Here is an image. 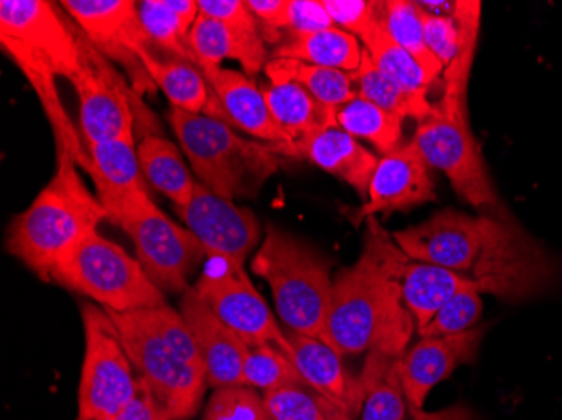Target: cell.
Wrapping results in <instances>:
<instances>
[{
  "instance_id": "1",
  "label": "cell",
  "mask_w": 562,
  "mask_h": 420,
  "mask_svg": "<svg viewBox=\"0 0 562 420\" xmlns=\"http://www.w3.org/2000/svg\"><path fill=\"white\" fill-rule=\"evenodd\" d=\"M391 236L407 258L460 274L482 295L508 303L539 298L561 277L558 259L505 207L476 216L445 208Z\"/></svg>"
},
{
  "instance_id": "2",
  "label": "cell",
  "mask_w": 562,
  "mask_h": 420,
  "mask_svg": "<svg viewBox=\"0 0 562 420\" xmlns=\"http://www.w3.org/2000/svg\"><path fill=\"white\" fill-rule=\"evenodd\" d=\"M413 328L415 320L404 306L400 286L384 268L374 224L369 219L361 256L334 276L327 345L339 355L372 350L403 355Z\"/></svg>"
},
{
  "instance_id": "3",
  "label": "cell",
  "mask_w": 562,
  "mask_h": 420,
  "mask_svg": "<svg viewBox=\"0 0 562 420\" xmlns=\"http://www.w3.org/2000/svg\"><path fill=\"white\" fill-rule=\"evenodd\" d=\"M55 175L33 204L12 220L8 251L49 283L56 262L103 220L105 207L88 191L71 157L56 159Z\"/></svg>"
},
{
  "instance_id": "4",
  "label": "cell",
  "mask_w": 562,
  "mask_h": 420,
  "mask_svg": "<svg viewBox=\"0 0 562 420\" xmlns=\"http://www.w3.org/2000/svg\"><path fill=\"white\" fill-rule=\"evenodd\" d=\"M0 43L36 91L50 126L68 125L56 78L71 81L80 66L75 24L46 0H2Z\"/></svg>"
},
{
  "instance_id": "5",
  "label": "cell",
  "mask_w": 562,
  "mask_h": 420,
  "mask_svg": "<svg viewBox=\"0 0 562 420\" xmlns=\"http://www.w3.org/2000/svg\"><path fill=\"white\" fill-rule=\"evenodd\" d=\"M251 271L267 281L274 308L289 330L327 345V320L334 295L331 261L292 234L270 224Z\"/></svg>"
},
{
  "instance_id": "6",
  "label": "cell",
  "mask_w": 562,
  "mask_h": 420,
  "mask_svg": "<svg viewBox=\"0 0 562 420\" xmlns=\"http://www.w3.org/2000/svg\"><path fill=\"white\" fill-rule=\"evenodd\" d=\"M169 122L199 183L220 197L255 195L280 166V145L245 140L235 128L206 115L172 109Z\"/></svg>"
},
{
  "instance_id": "7",
  "label": "cell",
  "mask_w": 562,
  "mask_h": 420,
  "mask_svg": "<svg viewBox=\"0 0 562 420\" xmlns=\"http://www.w3.org/2000/svg\"><path fill=\"white\" fill-rule=\"evenodd\" d=\"M50 281L88 296L106 311H138L167 303L138 259L98 230H91L59 258Z\"/></svg>"
},
{
  "instance_id": "8",
  "label": "cell",
  "mask_w": 562,
  "mask_h": 420,
  "mask_svg": "<svg viewBox=\"0 0 562 420\" xmlns=\"http://www.w3.org/2000/svg\"><path fill=\"white\" fill-rule=\"evenodd\" d=\"M412 144L426 166L441 170L453 191L479 213L504 208L470 129L467 101L441 98L431 116L418 123Z\"/></svg>"
},
{
  "instance_id": "9",
  "label": "cell",
  "mask_w": 562,
  "mask_h": 420,
  "mask_svg": "<svg viewBox=\"0 0 562 420\" xmlns=\"http://www.w3.org/2000/svg\"><path fill=\"white\" fill-rule=\"evenodd\" d=\"M81 320L85 360L78 387V420H106L134 399L138 377L109 311L85 303Z\"/></svg>"
},
{
  "instance_id": "10",
  "label": "cell",
  "mask_w": 562,
  "mask_h": 420,
  "mask_svg": "<svg viewBox=\"0 0 562 420\" xmlns=\"http://www.w3.org/2000/svg\"><path fill=\"white\" fill-rule=\"evenodd\" d=\"M109 315L119 328L134 371L157 402L169 412L172 420L194 417L207 387L204 372L177 355L166 341L160 340L142 321L137 311H109Z\"/></svg>"
},
{
  "instance_id": "11",
  "label": "cell",
  "mask_w": 562,
  "mask_h": 420,
  "mask_svg": "<svg viewBox=\"0 0 562 420\" xmlns=\"http://www.w3.org/2000/svg\"><path fill=\"white\" fill-rule=\"evenodd\" d=\"M119 226L131 236L138 262L151 283L164 293L189 290V277L206 251L188 227L170 220L148 194L126 208Z\"/></svg>"
},
{
  "instance_id": "12",
  "label": "cell",
  "mask_w": 562,
  "mask_h": 420,
  "mask_svg": "<svg viewBox=\"0 0 562 420\" xmlns=\"http://www.w3.org/2000/svg\"><path fill=\"white\" fill-rule=\"evenodd\" d=\"M75 33L80 66L71 83L80 100L83 144L135 138L134 88L76 24Z\"/></svg>"
},
{
  "instance_id": "13",
  "label": "cell",
  "mask_w": 562,
  "mask_h": 420,
  "mask_svg": "<svg viewBox=\"0 0 562 420\" xmlns=\"http://www.w3.org/2000/svg\"><path fill=\"white\" fill-rule=\"evenodd\" d=\"M63 9L101 55L122 66L135 93H154L156 84L140 59L142 50L156 49L145 33L134 0H65Z\"/></svg>"
},
{
  "instance_id": "14",
  "label": "cell",
  "mask_w": 562,
  "mask_h": 420,
  "mask_svg": "<svg viewBox=\"0 0 562 420\" xmlns=\"http://www.w3.org/2000/svg\"><path fill=\"white\" fill-rule=\"evenodd\" d=\"M192 287L246 345L271 343L292 355L285 331L281 330L267 302L252 286L245 268L223 259H210Z\"/></svg>"
},
{
  "instance_id": "15",
  "label": "cell",
  "mask_w": 562,
  "mask_h": 420,
  "mask_svg": "<svg viewBox=\"0 0 562 420\" xmlns=\"http://www.w3.org/2000/svg\"><path fill=\"white\" fill-rule=\"evenodd\" d=\"M176 211L201 242L207 259H223L245 268L260 239V223L255 213L220 197L199 182L188 207Z\"/></svg>"
},
{
  "instance_id": "16",
  "label": "cell",
  "mask_w": 562,
  "mask_h": 420,
  "mask_svg": "<svg viewBox=\"0 0 562 420\" xmlns=\"http://www.w3.org/2000/svg\"><path fill=\"white\" fill-rule=\"evenodd\" d=\"M371 220L374 224L384 268L400 286L404 306L415 320L416 328L422 330L454 293L460 292L472 281L437 264L407 258L397 248L393 236L382 229L374 217Z\"/></svg>"
},
{
  "instance_id": "17",
  "label": "cell",
  "mask_w": 562,
  "mask_h": 420,
  "mask_svg": "<svg viewBox=\"0 0 562 420\" xmlns=\"http://www.w3.org/2000/svg\"><path fill=\"white\" fill-rule=\"evenodd\" d=\"M435 201L437 192L429 167L409 141L379 160L368 198L350 220L357 226L378 214L404 213L416 205Z\"/></svg>"
},
{
  "instance_id": "18",
  "label": "cell",
  "mask_w": 562,
  "mask_h": 420,
  "mask_svg": "<svg viewBox=\"0 0 562 420\" xmlns=\"http://www.w3.org/2000/svg\"><path fill=\"white\" fill-rule=\"evenodd\" d=\"M487 327H475L450 337L422 338L397 360L401 385L407 404L423 409L432 388L451 377L458 366L479 355Z\"/></svg>"
},
{
  "instance_id": "19",
  "label": "cell",
  "mask_w": 562,
  "mask_h": 420,
  "mask_svg": "<svg viewBox=\"0 0 562 420\" xmlns=\"http://www.w3.org/2000/svg\"><path fill=\"white\" fill-rule=\"evenodd\" d=\"M179 311L194 334L207 385L214 390L245 385L243 368L249 350L245 341L217 317L194 287L186 290Z\"/></svg>"
},
{
  "instance_id": "20",
  "label": "cell",
  "mask_w": 562,
  "mask_h": 420,
  "mask_svg": "<svg viewBox=\"0 0 562 420\" xmlns=\"http://www.w3.org/2000/svg\"><path fill=\"white\" fill-rule=\"evenodd\" d=\"M85 147L90 159L87 172L93 180L98 201L105 207L110 223L119 226L126 208L148 194L135 138L97 141Z\"/></svg>"
},
{
  "instance_id": "21",
  "label": "cell",
  "mask_w": 562,
  "mask_h": 420,
  "mask_svg": "<svg viewBox=\"0 0 562 420\" xmlns=\"http://www.w3.org/2000/svg\"><path fill=\"white\" fill-rule=\"evenodd\" d=\"M285 334L292 347L290 359L295 363L305 384L353 420L361 417L364 390L361 381L347 372L342 355L317 338L292 330H286Z\"/></svg>"
},
{
  "instance_id": "22",
  "label": "cell",
  "mask_w": 562,
  "mask_h": 420,
  "mask_svg": "<svg viewBox=\"0 0 562 420\" xmlns=\"http://www.w3.org/2000/svg\"><path fill=\"white\" fill-rule=\"evenodd\" d=\"M201 71L204 72L217 100L223 104L232 128L243 129L246 134L260 138L267 144L285 147L289 155L295 157L292 140L271 115L263 91L258 90L251 78H248L245 72L226 69L223 66L201 69Z\"/></svg>"
},
{
  "instance_id": "23",
  "label": "cell",
  "mask_w": 562,
  "mask_h": 420,
  "mask_svg": "<svg viewBox=\"0 0 562 420\" xmlns=\"http://www.w3.org/2000/svg\"><path fill=\"white\" fill-rule=\"evenodd\" d=\"M296 157L339 177L364 201L368 198L369 185L378 169L379 159L340 126H328L321 134L302 141L296 147Z\"/></svg>"
},
{
  "instance_id": "24",
  "label": "cell",
  "mask_w": 562,
  "mask_h": 420,
  "mask_svg": "<svg viewBox=\"0 0 562 420\" xmlns=\"http://www.w3.org/2000/svg\"><path fill=\"white\" fill-rule=\"evenodd\" d=\"M142 63L157 88L164 91L172 109L206 115L229 125L223 104L201 69L176 58H159L154 49L142 50Z\"/></svg>"
},
{
  "instance_id": "25",
  "label": "cell",
  "mask_w": 562,
  "mask_h": 420,
  "mask_svg": "<svg viewBox=\"0 0 562 420\" xmlns=\"http://www.w3.org/2000/svg\"><path fill=\"white\" fill-rule=\"evenodd\" d=\"M189 43L199 69L220 68L224 59H233L252 78L267 66L263 34L235 33L223 22L204 14H199L192 24Z\"/></svg>"
},
{
  "instance_id": "26",
  "label": "cell",
  "mask_w": 562,
  "mask_h": 420,
  "mask_svg": "<svg viewBox=\"0 0 562 420\" xmlns=\"http://www.w3.org/2000/svg\"><path fill=\"white\" fill-rule=\"evenodd\" d=\"M271 115L292 140L293 151L322 129L337 125L336 109L315 100L295 83L271 84L263 91Z\"/></svg>"
},
{
  "instance_id": "27",
  "label": "cell",
  "mask_w": 562,
  "mask_h": 420,
  "mask_svg": "<svg viewBox=\"0 0 562 420\" xmlns=\"http://www.w3.org/2000/svg\"><path fill=\"white\" fill-rule=\"evenodd\" d=\"M362 49L353 34L328 27L315 33L290 34L285 43L274 49L273 59H295L322 68L353 72L361 65Z\"/></svg>"
},
{
  "instance_id": "28",
  "label": "cell",
  "mask_w": 562,
  "mask_h": 420,
  "mask_svg": "<svg viewBox=\"0 0 562 420\" xmlns=\"http://www.w3.org/2000/svg\"><path fill=\"white\" fill-rule=\"evenodd\" d=\"M138 162L145 179L169 198L176 208L188 207L194 197L195 180L181 151L159 135H145L137 147Z\"/></svg>"
},
{
  "instance_id": "29",
  "label": "cell",
  "mask_w": 562,
  "mask_h": 420,
  "mask_svg": "<svg viewBox=\"0 0 562 420\" xmlns=\"http://www.w3.org/2000/svg\"><path fill=\"white\" fill-rule=\"evenodd\" d=\"M400 356L381 350L369 352L359 378L364 390L361 420H407L409 404L397 371Z\"/></svg>"
},
{
  "instance_id": "30",
  "label": "cell",
  "mask_w": 562,
  "mask_h": 420,
  "mask_svg": "<svg viewBox=\"0 0 562 420\" xmlns=\"http://www.w3.org/2000/svg\"><path fill=\"white\" fill-rule=\"evenodd\" d=\"M357 97L371 101L384 112L393 113L400 118H413L425 122L431 116L435 104L429 103L425 91H409L387 78L372 61L368 50L362 49L361 65L350 72Z\"/></svg>"
},
{
  "instance_id": "31",
  "label": "cell",
  "mask_w": 562,
  "mask_h": 420,
  "mask_svg": "<svg viewBox=\"0 0 562 420\" xmlns=\"http://www.w3.org/2000/svg\"><path fill=\"white\" fill-rule=\"evenodd\" d=\"M271 84L295 83L308 91L315 100L330 109H339L357 98L350 72L322 68L295 59H271L265 66Z\"/></svg>"
},
{
  "instance_id": "32",
  "label": "cell",
  "mask_w": 562,
  "mask_h": 420,
  "mask_svg": "<svg viewBox=\"0 0 562 420\" xmlns=\"http://www.w3.org/2000/svg\"><path fill=\"white\" fill-rule=\"evenodd\" d=\"M359 39H361L362 47L368 50L374 65L387 78L396 81L406 90L428 93L435 80L431 76L426 75L425 69L413 59V56L404 50L400 44L394 43L393 37L384 30L381 21V8H379L378 18L372 21V24L369 25Z\"/></svg>"
},
{
  "instance_id": "33",
  "label": "cell",
  "mask_w": 562,
  "mask_h": 420,
  "mask_svg": "<svg viewBox=\"0 0 562 420\" xmlns=\"http://www.w3.org/2000/svg\"><path fill=\"white\" fill-rule=\"evenodd\" d=\"M403 118L384 112L364 98H353L336 109L337 126L350 137L368 140L381 154L390 155L400 148L403 138Z\"/></svg>"
},
{
  "instance_id": "34",
  "label": "cell",
  "mask_w": 562,
  "mask_h": 420,
  "mask_svg": "<svg viewBox=\"0 0 562 420\" xmlns=\"http://www.w3.org/2000/svg\"><path fill=\"white\" fill-rule=\"evenodd\" d=\"M381 21L394 43L407 50L425 69L426 75L431 76L435 81L443 76V65L426 46L423 11L416 2H409V0L381 2Z\"/></svg>"
},
{
  "instance_id": "35",
  "label": "cell",
  "mask_w": 562,
  "mask_h": 420,
  "mask_svg": "<svg viewBox=\"0 0 562 420\" xmlns=\"http://www.w3.org/2000/svg\"><path fill=\"white\" fill-rule=\"evenodd\" d=\"M480 15L482 4L476 0H458L454 22L460 30V53L457 61L445 69L443 98L467 101V88H469L470 69H472L473 56H475L476 39H479Z\"/></svg>"
},
{
  "instance_id": "36",
  "label": "cell",
  "mask_w": 562,
  "mask_h": 420,
  "mask_svg": "<svg viewBox=\"0 0 562 420\" xmlns=\"http://www.w3.org/2000/svg\"><path fill=\"white\" fill-rule=\"evenodd\" d=\"M246 387L271 391L285 387H308L293 360L280 347H249L245 360Z\"/></svg>"
},
{
  "instance_id": "37",
  "label": "cell",
  "mask_w": 562,
  "mask_h": 420,
  "mask_svg": "<svg viewBox=\"0 0 562 420\" xmlns=\"http://www.w3.org/2000/svg\"><path fill=\"white\" fill-rule=\"evenodd\" d=\"M263 397L273 420H353L311 387L278 388Z\"/></svg>"
},
{
  "instance_id": "38",
  "label": "cell",
  "mask_w": 562,
  "mask_h": 420,
  "mask_svg": "<svg viewBox=\"0 0 562 420\" xmlns=\"http://www.w3.org/2000/svg\"><path fill=\"white\" fill-rule=\"evenodd\" d=\"M138 15L154 46L166 50L170 58L198 66L189 43V31L164 5L162 0H142L138 2Z\"/></svg>"
},
{
  "instance_id": "39",
  "label": "cell",
  "mask_w": 562,
  "mask_h": 420,
  "mask_svg": "<svg viewBox=\"0 0 562 420\" xmlns=\"http://www.w3.org/2000/svg\"><path fill=\"white\" fill-rule=\"evenodd\" d=\"M482 313V293L475 283L467 284L438 309L426 327L418 330L419 337L437 338L465 333L476 327Z\"/></svg>"
},
{
  "instance_id": "40",
  "label": "cell",
  "mask_w": 562,
  "mask_h": 420,
  "mask_svg": "<svg viewBox=\"0 0 562 420\" xmlns=\"http://www.w3.org/2000/svg\"><path fill=\"white\" fill-rule=\"evenodd\" d=\"M138 317L150 328L160 340L166 341L167 345L184 359L191 365L202 368L201 355H199L198 345H195L194 334L189 328L188 321L182 317L181 311H177L172 306L160 305L156 308L138 309Z\"/></svg>"
},
{
  "instance_id": "41",
  "label": "cell",
  "mask_w": 562,
  "mask_h": 420,
  "mask_svg": "<svg viewBox=\"0 0 562 420\" xmlns=\"http://www.w3.org/2000/svg\"><path fill=\"white\" fill-rule=\"evenodd\" d=\"M202 420H273L268 412L265 397L257 388H216L207 400Z\"/></svg>"
},
{
  "instance_id": "42",
  "label": "cell",
  "mask_w": 562,
  "mask_h": 420,
  "mask_svg": "<svg viewBox=\"0 0 562 420\" xmlns=\"http://www.w3.org/2000/svg\"><path fill=\"white\" fill-rule=\"evenodd\" d=\"M328 18L336 27L361 37L379 14L381 2L369 0H322Z\"/></svg>"
},
{
  "instance_id": "43",
  "label": "cell",
  "mask_w": 562,
  "mask_h": 420,
  "mask_svg": "<svg viewBox=\"0 0 562 420\" xmlns=\"http://www.w3.org/2000/svg\"><path fill=\"white\" fill-rule=\"evenodd\" d=\"M423 30H425L426 46L431 50L432 56L443 65L445 69L450 68L460 53V30L454 19L432 18L423 12Z\"/></svg>"
},
{
  "instance_id": "44",
  "label": "cell",
  "mask_w": 562,
  "mask_h": 420,
  "mask_svg": "<svg viewBox=\"0 0 562 420\" xmlns=\"http://www.w3.org/2000/svg\"><path fill=\"white\" fill-rule=\"evenodd\" d=\"M246 5L265 31V41L277 43L280 31L289 30L290 0H246Z\"/></svg>"
},
{
  "instance_id": "45",
  "label": "cell",
  "mask_w": 562,
  "mask_h": 420,
  "mask_svg": "<svg viewBox=\"0 0 562 420\" xmlns=\"http://www.w3.org/2000/svg\"><path fill=\"white\" fill-rule=\"evenodd\" d=\"M334 27L322 0H290V34L315 33Z\"/></svg>"
},
{
  "instance_id": "46",
  "label": "cell",
  "mask_w": 562,
  "mask_h": 420,
  "mask_svg": "<svg viewBox=\"0 0 562 420\" xmlns=\"http://www.w3.org/2000/svg\"><path fill=\"white\" fill-rule=\"evenodd\" d=\"M106 420H172V417L138 378V390L134 399Z\"/></svg>"
},
{
  "instance_id": "47",
  "label": "cell",
  "mask_w": 562,
  "mask_h": 420,
  "mask_svg": "<svg viewBox=\"0 0 562 420\" xmlns=\"http://www.w3.org/2000/svg\"><path fill=\"white\" fill-rule=\"evenodd\" d=\"M164 5L176 15L186 30L191 33L192 24L199 15L198 0H162Z\"/></svg>"
},
{
  "instance_id": "48",
  "label": "cell",
  "mask_w": 562,
  "mask_h": 420,
  "mask_svg": "<svg viewBox=\"0 0 562 420\" xmlns=\"http://www.w3.org/2000/svg\"><path fill=\"white\" fill-rule=\"evenodd\" d=\"M409 416H412V420H476L465 407H451L443 412L429 413L409 406Z\"/></svg>"
},
{
  "instance_id": "49",
  "label": "cell",
  "mask_w": 562,
  "mask_h": 420,
  "mask_svg": "<svg viewBox=\"0 0 562 420\" xmlns=\"http://www.w3.org/2000/svg\"><path fill=\"white\" fill-rule=\"evenodd\" d=\"M416 4L432 18L453 19L458 9V0H419Z\"/></svg>"
}]
</instances>
